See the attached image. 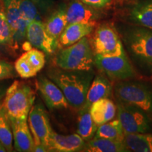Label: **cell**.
Instances as JSON below:
<instances>
[{
    "instance_id": "6da1fadb",
    "label": "cell",
    "mask_w": 152,
    "mask_h": 152,
    "mask_svg": "<svg viewBox=\"0 0 152 152\" xmlns=\"http://www.w3.org/2000/svg\"><path fill=\"white\" fill-rule=\"evenodd\" d=\"M47 75L62 91L68 105L77 111L85 106L87 90L94 77L92 71H71L58 67L49 69Z\"/></svg>"
},
{
    "instance_id": "7a4b0ae2",
    "label": "cell",
    "mask_w": 152,
    "mask_h": 152,
    "mask_svg": "<svg viewBox=\"0 0 152 152\" xmlns=\"http://www.w3.org/2000/svg\"><path fill=\"white\" fill-rule=\"evenodd\" d=\"M123 40L136 64L152 73V30L134 26L123 32Z\"/></svg>"
},
{
    "instance_id": "3957f363",
    "label": "cell",
    "mask_w": 152,
    "mask_h": 152,
    "mask_svg": "<svg viewBox=\"0 0 152 152\" xmlns=\"http://www.w3.org/2000/svg\"><path fill=\"white\" fill-rule=\"evenodd\" d=\"M94 56L90 39L85 37L73 45L61 49L54 62L57 67L64 70L92 71Z\"/></svg>"
},
{
    "instance_id": "277c9868",
    "label": "cell",
    "mask_w": 152,
    "mask_h": 152,
    "mask_svg": "<svg viewBox=\"0 0 152 152\" xmlns=\"http://www.w3.org/2000/svg\"><path fill=\"white\" fill-rule=\"evenodd\" d=\"M35 99L32 87L16 80L7 88L2 104L11 120L28 119Z\"/></svg>"
},
{
    "instance_id": "5b68a950",
    "label": "cell",
    "mask_w": 152,
    "mask_h": 152,
    "mask_svg": "<svg viewBox=\"0 0 152 152\" xmlns=\"http://www.w3.org/2000/svg\"><path fill=\"white\" fill-rule=\"evenodd\" d=\"M114 92L116 99L152 115V87L147 83L131 79L119 81L115 85Z\"/></svg>"
},
{
    "instance_id": "8992f818",
    "label": "cell",
    "mask_w": 152,
    "mask_h": 152,
    "mask_svg": "<svg viewBox=\"0 0 152 152\" xmlns=\"http://www.w3.org/2000/svg\"><path fill=\"white\" fill-rule=\"evenodd\" d=\"M116 100L118 119L122 125L124 134L152 132V121L145 111Z\"/></svg>"
},
{
    "instance_id": "52a82bcc",
    "label": "cell",
    "mask_w": 152,
    "mask_h": 152,
    "mask_svg": "<svg viewBox=\"0 0 152 152\" xmlns=\"http://www.w3.org/2000/svg\"><path fill=\"white\" fill-rule=\"evenodd\" d=\"M90 43L94 55L115 56L125 54L117 30L109 23L102 24L96 28Z\"/></svg>"
},
{
    "instance_id": "ba28073f",
    "label": "cell",
    "mask_w": 152,
    "mask_h": 152,
    "mask_svg": "<svg viewBox=\"0 0 152 152\" xmlns=\"http://www.w3.org/2000/svg\"><path fill=\"white\" fill-rule=\"evenodd\" d=\"M94 65L108 78L114 81L133 79L137 75L126 54L115 56L95 54Z\"/></svg>"
},
{
    "instance_id": "9c48e42d",
    "label": "cell",
    "mask_w": 152,
    "mask_h": 152,
    "mask_svg": "<svg viewBox=\"0 0 152 152\" xmlns=\"http://www.w3.org/2000/svg\"><path fill=\"white\" fill-rule=\"evenodd\" d=\"M28 123L34 143H42L47 147L53 129L48 113L40 102L33 104L28 114Z\"/></svg>"
},
{
    "instance_id": "30bf717a",
    "label": "cell",
    "mask_w": 152,
    "mask_h": 152,
    "mask_svg": "<svg viewBox=\"0 0 152 152\" xmlns=\"http://www.w3.org/2000/svg\"><path fill=\"white\" fill-rule=\"evenodd\" d=\"M26 39L31 46L49 55L54 54L58 47V40L47 33L45 23L40 20L29 23L26 28Z\"/></svg>"
},
{
    "instance_id": "8fae6325",
    "label": "cell",
    "mask_w": 152,
    "mask_h": 152,
    "mask_svg": "<svg viewBox=\"0 0 152 152\" xmlns=\"http://www.w3.org/2000/svg\"><path fill=\"white\" fill-rule=\"evenodd\" d=\"M37 90L49 109H67L68 103L61 89L48 77L41 75L37 80Z\"/></svg>"
},
{
    "instance_id": "7c38bea8",
    "label": "cell",
    "mask_w": 152,
    "mask_h": 152,
    "mask_svg": "<svg viewBox=\"0 0 152 152\" xmlns=\"http://www.w3.org/2000/svg\"><path fill=\"white\" fill-rule=\"evenodd\" d=\"M4 8L9 23L12 30L15 47L26 39V28L28 23L23 19L18 0H2Z\"/></svg>"
},
{
    "instance_id": "4fadbf2b",
    "label": "cell",
    "mask_w": 152,
    "mask_h": 152,
    "mask_svg": "<svg viewBox=\"0 0 152 152\" xmlns=\"http://www.w3.org/2000/svg\"><path fill=\"white\" fill-rule=\"evenodd\" d=\"M66 20L70 23H88L96 26L101 14L97 9L87 5L80 0H73L66 8Z\"/></svg>"
},
{
    "instance_id": "5bb4252c",
    "label": "cell",
    "mask_w": 152,
    "mask_h": 152,
    "mask_svg": "<svg viewBox=\"0 0 152 152\" xmlns=\"http://www.w3.org/2000/svg\"><path fill=\"white\" fill-rule=\"evenodd\" d=\"M85 142L78 134L63 135L52 130L48 143L49 151L77 152L83 151Z\"/></svg>"
},
{
    "instance_id": "9a60e30c",
    "label": "cell",
    "mask_w": 152,
    "mask_h": 152,
    "mask_svg": "<svg viewBox=\"0 0 152 152\" xmlns=\"http://www.w3.org/2000/svg\"><path fill=\"white\" fill-rule=\"evenodd\" d=\"M13 141L16 151L33 152L34 140L30 132L28 119L11 120Z\"/></svg>"
},
{
    "instance_id": "2e32d148",
    "label": "cell",
    "mask_w": 152,
    "mask_h": 152,
    "mask_svg": "<svg viewBox=\"0 0 152 152\" xmlns=\"http://www.w3.org/2000/svg\"><path fill=\"white\" fill-rule=\"evenodd\" d=\"M95 25L88 23H70L67 24L58 38V47H64L73 45L87 37L94 31Z\"/></svg>"
},
{
    "instance_id": "e0dca14e",
    "label": "cell",
    "mask_w": 152,
    "mask_h": 152,
    "mask_svg": "<svg viewBox=\"0 0 152 152\" xmlns=\"http://www.w3.org/2000/svg\"><path fill=\"white\" fill-rule=\"evenodd\" d=\"M90 112L94 122L99 126L114 119L117 113L116 104L109 98L101 99L91 104Z\"/></svg>"
},
{
    "instance_id": "ac0fdd59",
    "label": "cell",
    "mask_w": 152,
    "mask_h": 152,
    "mask_svg": "<svg viewBox=\"0 0 152 152\" xmlns=\"http://www.w3.org/2000/svg\"><path fill=\"white\" fill-rule=\"evenodd\" d=\"M113 87L109 78L103 74L96 75L93 77L92 83L87 90L86 103L85 105L91 106L101 99L109 98L111 95Z\"/></svg>"
},
{
    "instance_id": "d6986e66",
    "label": "cell",
    "mask_w": 152,
    "mask_h": 152,
    "mask_svg": "<svg viewBox=\"0 0 152 152\" xmlns=\"http://www.w3.org/2000/svg\"><path fill=\"white\" fill-rule=\"evenodd\" d=\"M129 18L137 26L152 30V0H139L134 3Z\"/></svg>"
},
{
    "instance_id": "ffe728a7",
    "label": "cell",
    "mask_w": 152,
    "mask_h": 152,
    "mask_svg": "<svg viewBox=\"0 0 152 152\" xmlns=\"http://www.w3.org/2000/svg\"><path fill=\"white\" fill-rule=\"evenodd\" d=\"M83 151L89 152H128L129 150L123 141L111 139L93 137L85 142Z\"/></svg>"
},
{
    "instance_id": "44dd1931",
    "label": "cell",
    "mask_w": 152,
    "mask_h": 152,
    "mask_svg": "<svg viewBox=\"0 0 152 152\" xmlns=\"http://www.w3.org/2000/svg\"><path fill=\"white\" fill-rule=\"evenodd\" d=\"M123 142L129 151L152 152V132L124 134Z\"/></svg>"
},
{
    "instance_id": "7402d4cb",
    "label": "cell",
    "mask_w": 152,
    "mask_h": 152,
    "mask_svg": "<svg viewBox=\"0 0 152 152\" xmlns=\"http://www.w3.org/2000/svg\"><path fill=\"white\" fill-rule=\"evenodd\" d=\"M90 106L85 105L78 110L77 134L85 142L94 137L98 125L93 121L90 112Z\"/></svg>"
},
{
    "instance_id": "603a6c76",
    "label": "cell",
    "mask_w": 152,
    "mask_h": 152,
    "mask_svg": "<svg viewBox=\"0 0 152 152\" xmlns=\"http://www.w3.org/2000/svg\"><path fill=\"white\" fill-rule=\"evenodd\" d=\"M68 23L66 20V8H60L55 11L53 14L49 17L46 23H45L47 32L49 35L58 40V38Z\"/></svg>"
},
{
    "instance_id": "cb8c5ba5",
    "label": "cell",
    "mask_w": 152,
    "mask_h": 152,
    "mask_svg": "<svg viewBox=\"0 0 152 152\" xmlns=\"http://www.w3.org/2000/svg\"><path fill=\"white\" fill-rule=\"evenodd\" d=\"M0 142L6 148L7 151H13V134L11 121L2 102L0 103Z\"/></svg>"
},
{
    "instance_id": "d4e9b609",
    "label": "cell",
    "mask_w": 152,
    "mask_h": 152,
    "mask_svg": "<svg viewBox=\"0 0 152 152\" xmlns=\"http://www.w3.org/2000/svg\"><path fill=\"white\" fill-rule=\"evenodd\" d=\"M94 137L111 139L123 141L124 137L122 125L118 119L111 120L109 122L99 125L94 134Z\"/></svg>"
},
{
    "instance_id": "484cf974",
    "label": "cell",
    "mask_w": 152,
    "mask_h": 152,
    "mask_svg": "<svg viewBox=\"0 0 152 152\" xmlns=\"http://www.w3.org/2000/svg\"><path fill=\"white\" fill-rule=\"evenodd\" d=\"M0 47H15L12 30L6 16L2 0H0Z\"/></svg>"
},
{
    "instance_id": "4316f807",
    "label": "cell",
    "mask_w": 152,
    "mask_h": 152,
    "mask_svg": "<svg viewBox=\"0 0 152 152\" xmlns=\"http://www.w3.org/2000/svg\"><path fill=\"white\" fill-rule=\"evenodd\" d=\"M20 14L23 20L29 24L33 20H40L38 9L32 0H18Z\"/></svg>"
},
{
    "instance_id": "83f0119b",
    "label": "cell",
    "mask_w": 152,
    "mask_h": 152,
    "mask_svg": "<svg viewBox=\"0 0 152 152\" xmlns=\"http://www.w3.org/2000/svg\"><path fill=\"white\" fill-rule=\"evenodd\" d=\"M14 69L18 75L24 79L35 77L37 74V72L30 65L25 54H23L16 61L14 64Z\"/></svg>"
},
{
    "instance_id": "f1b7e54d",
    "label": "cell",
    "mask_w": 152,
    "mask_h": 152,
    "mask_svg": "<svg viewBox=\"0 0 152 152\" xmlns=\"http://www.w3.org/2000/svg\"><path fill=\"white\" fill-rule=\"evenodd\" d=\"M24 54L30 65L37 73L45 67L46 60H45V54L42 51L35 48L30 49Z\"/></svg>"
},
{
    "instance_id": "f546056e",
    "label": "cell",
    "mask_w": 152,
    "mask_h": 152,
    "mask_svg": "<svg viewBox=\"0 0 152 152\" xmlns=\"http://www.w3.org/2000/svg\"><path fill=\"white\" fill-rule=\"evenodd\" d=\"M14 67L10 63L0 61V81L14 77Z\"/></svg>"
},
{
    "instance_id": "4dcf8cb0",
    "label": "cell",
    "mask_w": 152,
    "mask_h": 152,
    "mask_svg": "<svg viewBox=\"0 0 152 152\" xmlns=\"http://www.w3.org/2000/svg\"><path fill=\"white\" fill-rule=\"evenodd\" d=\"M32 1L35 4L38 10L43 14L47 12L54 4L53 0H32Z\"/></svg>"
},
{
    "instance_id": "1f68e13d",
    "label": "cell",
    "mask_w": 152,
    "mask_h": 152,
    "mask_svg": "<svg viewBox=\"0 0 152 152\" xmlns=\"http://www.w3.org/2000/svg\"><path fill=\"white\" fill-rule=\"evenodd\" d=\"M87 5L96 9L104 8L111 2V0H80Z\"/></svg>"
},
{
    "instance_id": "d6a6232c",
    "label": "cell",
    "mask_w": 152,
    "mask_h": 152,
    "mask_svg": "<svg viewBox=\"0 0 152 152\" xmlns=\"http://www.w3.org/2000/svg\"><path fill=\"white\" fill-rule=\"evenodd\" d=\"M8 87L9 86L6 83H0V103L2 102L4 98Z\"/></svg>"
},
{
    "instance_id": "836d02e7",
    "label": "cell",
    "mask_w": 152,
    "mask_h": 152,
    "mask_svg": "<svg viewBox=\"0 0 152 152\" xmlns=\"http://www.w3.org/2000/svg\"><path fill=\"white\" fill-rule=\"evenodd\" d=\"M6 151H7V149H6V148L4 147L2 143L0 142V152H6Z\"/></svg>"
}]
</instances>
